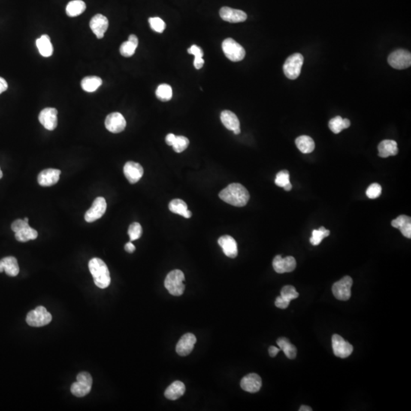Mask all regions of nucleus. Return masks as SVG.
<instances>
[{"mask_svg":"<svg viewBox=\"0 0 411 411\" xmlns=\"http://www.w3.org/2000/svg\"><path fill=\"white\" fill-rule=\"evenodd\" d=\"M219 198L234 207H242L249 202L250 194L243 185L232 183L222 190L219 194Z\"/></svg>","mask_w":411,"mask_h":411,"instance_id":"1","label":"nucleus"},{"mask_svg":"<svg viewBox=\"0 0 411 411\" xmlns=\"http://www.w3.org/2000/svg\"><path fill=\"white\" fill-rule=\"evenodd\" d=\"M90 273L93 276L94 282L101 289H105L110 283V272L105 263L100 258H92L89 263Z\"/></svg>","mask_w":411,"mask_h":411,"instance_id":"2","label":"nucleus"},{"mask_svg":"<svg viewBox=\"0 0 411 411\" xmlns=\"http://www.w3.org/2000/svg\"><path fill=\"white\" fill-rule=\"evenodd\" d=\"M185 274L180 270H174L167 275L164 280V286L167 290L174 297H179L184 293L185 289Z\"/></svg>","mask_w":411,"mask_h":411,"instance_id":"3","label":"nucleus"},{"mask_svg":"<svg viewBox=\"0 0 411 411\" xmlns=\"http://www.w3.org/2000/svg\"><path fill=\"white\" fill-rule=\"evenodd\" d=\"M304 63V57L301 53H294L287 58L283 65V72L288 79H297L301 73L302 67Z\"/></svg>","mask_w":411,"mask_h":411,"instance_id":"4","label":"nucleus"},{"mask_svg":"<svg viewBox=\"0 0 411 411\" xmlns=\"http://www.w3.org/2000/svg\"><path fill=\"white\" fill-rule=\"evenodd\" d=\"M77 382L72 385L71 392L76 397H82L87 395L92 389V378L89 373L82 372L77 376Z\"/></svg>","mask_w":411,"mask_h":411,"instance_id":"5","label":"nucleus"},{"mask_svg":"<svg viewBox=\"0 0 411 411\" xmlns=\"http://www.w3.org/2000/svg\"><path fill=\"white\" fill-rule=\"evenodd\" d=\"M52 315L44 306H38L27 315L26 322L31 327H43L50 324Z\"/></svg>","mask_w":411,"mask_h":411,"instance_id":"6","label":"nucleus"},{"mask_svg":"<svg viewBox=\"0 0 411 411\" xmlns=\"http://www.w3.org/2000/svg\"><path fill=\"white\" fill-rule=\"evenodd\" d=\"M222 48L225 56L232 62H239L245 58V49L232 38L224 40Z\"/></svg>","mask_w":411,"mask_h":411,"instance_id":"7","label":"nucleus"},{"mask_svg":"<svg viewBox=\"0 0 411 411\" xmlns=\"http://www.w3.org/2000/svg\"><path fill=\"white\" fill-rule=\"evenodd\" d=\"M388 64L396 70H404L411 65V54L409 51L399 49L392 52L388 58Z\"/></svg>","mask_w":411,"mask_h":411,"instance_id":"8","label":"nucleus"},{"mask_svg":"<svg viewBox=\"0 0 411 411\" xmlns=\"http://www.w3.org/2000/svg\"><path fill=\"white\" fill-rule=\"evenodd\" d=\"M352 285V278L349 276H344L333 285V294L337 300L346 301L350 298Z\"/></svg>","mask_w":411,"mask_h":411,"instance_id":"9","label":"nucleus"},{"mask_svg":"<svg viewBox=\"0 0 411 411\" xmlns=\"http://www.w3.org/2000/svg\"><path fill=\"white\" fill-rule=\"evenodd\" d=\"M107 210V203L104 197H97L92 203L91 208L85 214L87 222H93L102 217Z\"/></svg>","mask_w":411,"mask_h":411,"instance_id":"10","label":"nucleus"},{"mask_svg":"<svg viewBox=\"0 0 411 411\" xmlns=\"http://www.w3.org/2000/svg\"><path fill=\"white\" fill-rule=\"evenodd\" d=\"M105 128L113 134H119L125 131L127 126L126 120L121 113L113 112L107 115L105 119Z\"/></svg>","mask_w":411,"mask_h":411,"instance_id":"11","label":"nucleus"},{"mask_svg":"<svg viewBox=\"0 0 411 411\" xmlns=\"http://www.w3.org/2000/svg\"><path fill=\"white\" fill-rule=\"evenodd\" d=\"M332 347L334 355L342 359L347 358L354 351V346L338 334L333 335Z\"/></svg>","mask_w":411,"mask_h":411,"instance_id":"12","label":"nucleus"},{"mask_svg":"<svg viewBox=\"0 0 411 411\" xmlns=\"http://www.w3.org/2000/svg\"><path fill=\"white\" fill-rule=\"evenodd\" d=\"M57 113L56 108L46 107L40 111L38 119L45 129L53 131L57 127Z\"/></svg>","mask_w":411,"mask_h":411,"instance_id":"13","label":"nucleus"},{"mask_svg":"<svg viewBox=\"0 0 411 411\" xmlns=\"http://www.w3.org/2000/svg\"><path fill=\"white\" fill-rule=\"evenodd\" d=\"M297 267V261L292 256L282 258L280 255L275 257L273 261V267L278 273H289L292 272Z\"/></svg>","mask_w":411,"mask_h":411,"instance_id":"14","label":"nucleus"},{"mask_svg":"<svg viewBox=\"0 0 411 411\" xmlns=\"http://www.w3.org/2000/svg\"><path fill=\"white\" fill-rule=\"evenodd\" d=\"M124 173L131 184H136L143 177V167L139 163L134 161H128L124 167Z\"/></svg>","mask_w":411,"mask_h":411,"instance_id":"15","label":"nucleus"},{"mask_svg":"<svg viewBox=\"0 0 411 411\" xmlns=\"http://www.w3.org/2000/svg\"><path fill=\"white\" fill-rule=\"evenodd\" d=\"M219 16L221 19L225 22H230V23H239L243 22L246 20V13L242 10H234V9L229 8V7H222L219 11Z\"/></svg>","mask_w":411,"mask_h":411,"instance_id":"16","label":"nucleus"},{"mask_svg":"<svg viewBox=\"0 0 411 411\" xmlns=\"http://www.w3.org/2000/svg\"><path fill=\"white\" fill-rule=\"evenodd\" d=\"M89 25L97 38L101 39L104 37V34L108 28V19L103 15L97 14L91 19Z\"/></svg>","mask_w":411,"mask_h":411,"instance_id":"17","label":"nucleus"},{"mask_svg":"<svg viewBox=\"0 0 411 411\" xmlns=\"http://www.w3.org/2000/svg\"><path fill=\"white\" fill-rule=\"evenodd\" d=\"M197 342V338L195 336L191 333L185 334L181 337L179 343L176 346V352L179 355L182 357H186L189 355L193 349H194V344Z\"/></svg>","mask_w":411,"mask_h":411,"instance_id":"18","label":"nucleus"},{"mask_svg":"<svg viewBox=\"0 0 411 411\" xmlns=\"http://www.w3.org/2000/svg\"><path fill=\"white\" fill-rule=\"evenodd\" d=\"M61 171L54 168H47L38 174L37 182L42 187H50L56 185L60 180Z\"/></svg>","mask_w":411,"mask_h":411,"instance_id":"19","label":"nucleus"},{"mask_svg":"<svg viewBox=\"0 0 411 411\" xmlns=\"http://www.w3.org/2000/svg\"><path fill=\"white\" fill-rule=\"evenodd\" d=\"M262 386L261 378L255 373L247 375L241 381V387L244 391L250 393H256Z\"/></svg>","mask_w":411,"mask_h":411,"instance_id":"20","label":"nucleus"},{"mask_svg":"<svg viewBox=\"0 0 411 411\" xmlns=\"http://www.w3.org/2000/svg\"><path fill=\"white\" fill-rule=\"evenodd\" d=\"M224 254L230 258H234L238 255L237 242L230 236H221L218 240Z\"/></svg>","mask_w":411,"mask_h":411,"instance_id":"21","label":"nucleus"},{"mask_svg":"<svg viewBox=\"0 0 411 411\" xmlns=\"http://www.w3.org/2000/svg\"><path fill=\"white\" fill-rule=\"evenodd\" d=\"M4 271L10 276H16L19 274V266L15 257H7L0 261V273Z\"/></svg>","mask_w":411,"mask_h":411,"instance_id":"22","label":"nucleus"},{"mask_svg":"<svg viewBox=\"0 0 411 411\" xmlns=\"http://www.w3.org/2000/svg\"><path fill=\"white\" fill-rule=\"evenodd\" d=\"M379 155L381 158H388L398 153L397 142L394 140H385L381 142L378 146Z\"/></svg>","mask_w":411,"mask_h":411,"instance_id":"23","label":"nucleus"},{"mask_svg":"<svg viewBox=\"0 0 411 411\" xmlns=\"http://www.w3.org/2000/svg\"><path fill=\"white\" fill-rule=\"evenodd\" d=\"M185 384L180 381H175L171 385L168 387L164 391V396L168 400H175L180 398L185 394Z\"/></svg>","mask_w":411,"mask_h":411,"instance_id":"24","label":"nucleus"},{"mask_svg":"<svg viewBox=\"0 0 411 411\" xmlns=\"http://www.w3.org/2000/svg\"><path fill=\"white\" fill-rule=\"evenodd\" d=\"M170 211L173 213L180 215L186 219H189L192 216V213L188 210V205L184 200L180 199H174L168 205Z\"/></svg>","mask_w":411,"mask_h":411,"instance_id":"25","label":"nucleus"},{"mask_svg":"<svg viewBox=\"0 0 411 411\" xmlns=\"http://www.w3.org/2000/svg\"><path fill=\"white\" fill-rule=\"evenodd\" d=\"M36 44L41 56L49 57L53 55V45L50 42V37L47 34H43L40 38L37 39Z\"/></svg>","mask_w":411,"mask_h":411,"instance_id":"26","label":"nucleus"},{"mask_svg":"<svg viewBox=\"0 0 411 411\" xmlns=\"http://www.w3.org/2000/svg\"><path fill=\"white\" fill-rule=\"evenodd\" d=\"M220 118L222 125L229 131H233L240 128L239 118L233 112L230 110H223L221 113Z\"/></svg>","mask_w":411,"mask_h":411,"instance_id":"27","label":"nucleus"},{"mask_svg":"<svg viewBox=\"0 0 411 411\" xmlns=\"http://www.w3.org/2000/svg\"><path fill=\"white\" fill-rule=\"evenodd\" d=\"M102 85V79L98 76H86L81 82L82 89L87 92H94Z\"/></svg>","mask_w":411,"mask_h":411,"instance_id":"28","label":"nucleus"},{"mask_svg":"<svg viewBox=\"0 0 411 411\" xmlns=\"http://www.w3.org/2000/svg\"><path fill=\"white\" fill-rule=\"evenodd\" d=\"M297 148L303 153L309 154L313 152L315 148V143L312 138L309 136H300L296 140Z\"/></svg>","mask_w":411,"mask_h":411,"instance_id":"29","label":"nucleus"},{"mask_svg":"<svg viewBox=\"0 0 411 411\" xmlns=\"http://www.w3.org/2000/svg\"><path fill=\"white\" fill-rule=\"evenodd\" d=\"M350 126V121L348 119H343L340 116H337L329 121L328 127L334 134H338L343 130L347 129Z\"/></svg>","mask_w":411,"mask_h":411,"instance_id":"30","label":"nucleus"},{"mask_svg":"<svg viewBox=\"0 0 411 411\" xmlns=\"http://www.w3.org/2000/svg\"><path fill=\"white\" fill-rule=\"evenodd\" d=\"M276 343H277L280 350L283 351L287 358L290 359V360H293V359L296 358L297 354V348L289 342L288 339L285 338V337H280V338L278 339Z\"/></svg>","mask_w":411,"mask_h":411,"instance_id":"31","label":"nucleus"},{"mask_svg":"<svg viewBox=\"0 0 411 411\" xmlns=\"http://www.w3.org/2000/svg\"><path fill=\"white\" fill-rule=\"evenodd\" d=\"M86 9V5L82 0H73L69 3L67 6L66 12L67 16L70 17H76L79 15L84 13Z\"/></svg>","mask_w":411,"mask_h":411,"instance_id":"32","label":"nucleus"},{"mask_svg":"<svg viewBox=\"0 0 411 411\" xmlns=\"http://www.w3.org/2000/svg\"><path fill=\"white\" fill-rule=\"evenodd\" d=\"M15 237L18 242H27L30 240H34L38 236V233L34 228L29 226V225L24 227L19 231H16Z\"/></svg>","mask_w":411,"mask_h":411,"instance_id":"33","label":"nucleus"},{"mask_svg":"<svg viewBox=\"0 0 411 411\" xmlns=\"http://www.w3.org/2000/svg\"><path fill=\"white\" fill-rule=\"evenodd\" d=\"M172 89L168 84H161L157 88L155 95L161 101H168L172 98Z\"/></svg>","mask_w":411,"mask_h":411,"instance_id":"34","label":"nucleus"},{"mask_svg":"<svg viewBox=\"0 0 411 411\" xmlns=\"http://www.w3.org/2000/svg\"><path fill=\"white\" fill-rule=\"evenodd\" d=\"M330 234V231L326 229L324 226H321L319 229H315L312 231V237L310 238V242L312 245H320L324 238L327 237Z\"/></svg>","mask_w":411,"mask_h":411,"instance_id":"35","label":"nucleus"},{"mask_svg":"<svg viewBox=\"0 0 411 411\" xmlns=\"http://www.w3.org/2000/svg\"><path fill=\"white\" fill-rule=\"evenodd\" d=\"M189 146V140L183 136H175L172 143L174 150L178 153L184 152Z\"/></svg>","mask_w":411,"mask_h":411,"instance_id":"36","label":"nucleus"},{"mask_svg":"<svg viewBox=\"0 0 411 411\" xmlns=\"http://www.w3.org/2000/svg\"><path fill=\"white\" fill-rule=\"evenodd\" d=\"M137 47H138V45L128 40V41H125V42L121 44V47H120V52H121V54L123 56L131 57L135 53Z\"/></svg>","mask_w":411,"mask_h":411,"instance_id":"37","label":"nucleus"},{"mask_svg":"<svg viewBox=\"0 0 411 411\" xmlns=\"http://www.w3.org/2000/svg\"><path fill=\"white\" fill-rule=\"evenodd\" d=\"M300 294L292 285H285L280 292V297L289 302L298 298Z\"/></svg>","mask_w":411,"mask_h":411,"instance_id":"38","label":"nucleus"},{"mask_svg":"<svg viewBox=\"0 0 411 411\" xmlns=\"http://www.w3.org/2000/svg\"><path fill=\"white\" fill-rule=\"evenodd\" d=\"M142 234H143V228L140 223L134 222L130 225L128 228V234H129L131 242L140 239Z\"/></svg>","mask_w":411,"mask_h":411,"instance_id":"39","label":"nucleus"},{"mask_svg":"<svg viewBox=\"0 0 411 411\" xmlns=\"http://www.w3.org/2000/svg\"><path fill=\"white\" fill-rule=\"evenodd\" d=\"M289 178H290V176H289V171H286V170H282V171H279L276 174V179H275V184L278 187L284 188L285 185L291 183Z\"/></svg>","mask_w":411,"mask_h":411,"instance_id":"40","label":"nucleus"},{"mask_svg":"<svg viewBox=\"0 0 411 411\" xmlns=\"http://www.w3.org/2000/svg\"><path fill=\"white\" fill-rule=\"evenodd\" d=\"M151 28L157 33H162L166 28V25L162 19L158 17L149 18Z\"/></svg>","mask_w":411,"mask_h":411,"instance_id":"41","label":"nucleus"},{"mask_svg":"<svg viewBox=\"0 0 411 411\" xmlns=\"http://www.w3.org/2000/svg\"><path fill=\"white\" fill-rule=\"evenodd\" d=\"M382 187L377 183L372 184L366 190V196L369 199H376L382 194Z\"/></svg>","mask_w":411,"mask_h":411,"instance_id":"42","label":"nucleus"},{"mask_svg":"<svg viewBox=\"0 0 411 411\" xmlns=\"http://www.w3.org/2000/svg\"><path fill=\"white\" fill-rule=\"evenodd\" d=\"M408 222H411V219L409 216L401 215L391 222V225L394 228H400L403 225H406Z\"/></svg>","mask_w":411,"mask_h":411,"instance_id":"43","label":"nucleus"},{"mask_svg":"<svg viewBox=\"0 0 411 411\" xmlns=\"http://www.w3.org/2000/svg\"><path fill=\"white\" fill-rule=\"evenodd\" d=\"M27 225H28V222H26L24 219H17V220L13 222L11 228L14 232H16V231H19V230L22 229V228L27 226Z\"/></svg>","mask_w":411,"mask_h":411,"instance_id":"44","label":"nucleus"},{"mask_svg":"<svg viewBox=\"0 0 411 411\" xmlns=\"http://www.w3.org/2000/svg\"><path fill=\"white\" fill-rule=\"evenodd\" d=\"M188 53L194 55V57H203V51L200 47L197 45H192L188 50Z\"/></svg>","mask_w":411,"mask_h":411,"instance_id":"45","label":"nucleus"},{"mask_svg":"<svg viewBox=\"0 0 411 411\" xmlns=\"http://www.w3.org/2000/svg\"><path fill=\"white\" fill-rule=\"evenodd\" d=\"M289 303H290V302L288 301V300H285L282 297H278L276 301H275V306L279 308V309H285L288 308Z\"/></svg>","mask_w":411,"mask_h":411,"instance_id":"46","label":"nucleus"},{"mask_svg":"<svg viewBox=\"0 0 411 411\" xmlns=\"http://www.w3.org/2000/svg\"><path fill=\"white\" fill-rule=\"evenodd\" d=\"M400 232L402 233L404 237L407 238V239H410L411 238V222H408L406 223V225H403V226L400 227Z\"/></svg>","mask_w":411,"mask_h":411,"instance_id":"47","label":"nucleus"},{"mask_svg":"<svg viewBox=\"0 0 411 411\" xmlns=\"http://www.w3.org/2000/svg\"><path fill=\"white\" fill-rule=\"evenodd\" d=\"M194 65L197 70H200L204 65V60L203 59V57L194 58Z\"/></svg>","mask_w":411,"mask_h":411,"instance_id":"48","label":"nucleus"},{"mask_svg":"<svg viewBox=\"0 0 411 411\" xmlns=\"http://www.w3.org/2000/svg\"><path fill=\"white\" fill-rule=\"evenodd\" d=\"M8 89V83L5 79L0 77V95Z\"/></svg>","mask_w":411,"mask_h":411,"instance_id":"49","label":"nucleus"},{"mask_svg":"<svg viewBox=\"0 0 411 411\" xmlns=\"http://www.w3.org/2000/svg\"><path fill=\"white\" fill-rule=\"evenodd\" d=\"M125 251H126L127 252L131 254L134 253V252H135L136 247L135 245H134V244L132 243V242H128V243H127L126 245H125Z\"/></svg>","mask_w":411,"mask_h":411,"instance_id":"50","label":"nucleus"},{"mask_svg":"<svg viewBox=\"0 0 411 411\" xmlns=\"http://www.w3.org/2000/svg\"><path fill=\"white\" fill-rule=\"evenodd\" d=\"M279 351H280V349H279V348L276 347V346H270V348H269V354H270V356L271 357H276Z\"/></svg>","mask_w":411,"mask_h":411,"instance_id":"51","label":"nucleus"},{"mask_svg":"<svg viewBox=\"0 0 411 411\" xmlns=\"http://www.w3.org/2000/svg\"><path fill=\"white\" fill-rule=\"evenodd\" d=\"M174 137H175V135L173 134H169L166 136L165 137V142H166L168 146H172L173 141H174Z\"/></svg>","mask_w":411,"mask_h":411,"instance_id":"52","label":"nucleus"},{"mask_svg":"<svg viewBox=\"0 0 411 411\" xmlns=\"http://www.w3.org/2000/svg\"><path fill=\"white\" fill-rule=\"evenodd\" d=\"M128 40H131V42L134 43V44H137V45L139 44L138 38H137V36L134 35V34H131L129 37H128Z\"/></svg>","mask_w":411,"mask_h":411,"instance_id":"53","label":"nucleus"},{"mask_svg":"<svg viewBox=\"0 0 411 411\" xmlns=\"http://www.w3.org/2000/svg\"><path fill=\"white\" fill-rule=\"evenodd\" d=\"M312 409L309 406H301V407L300 408V411H312Z\"/></svg>","mask_w":411,"mask_h":411,"instance_id":"54","label":"nucleus"},{"mask_svg":"<svg viewBox=\"0 0 411 411\" xmlns=\"http://www.w3.org/2000/svg\"><path fill=\"white\" fill-rule=\"evenodd\" d=\"M283 188L284 190H285V191H291V190H292V185H291V183H289V185H285V186Z\"/></svg>","mask_w":411,"mask_h":411,"instance_id":"55","label":"nucleus"},{"mask_svg":"<svg viewBox=\"0 0 411 411\" xmlns=\"http://www.w3.org/2000/svg\"><path fill=\"white\" fill-rule=\"evenodd\" d=\"M233 133H234V134H236V135H238V134H240L241 133L240 128H239V129L234 130V131H233Z\"/></svg>","mask_w":411,"mask_h":411,"instance_id":"56","label":"nucleus"},{"mask_svg":"<svg viewBox=\"0 0 411 411\" xmlns=\"http://www.w3.org/2000/svg\"><path fill=\"white\" fill-rule=\"evenodd\" d=\"M2 178H3L2 170H1V168H0V179H2Z\"/></svg>","mask_w":411,"mask_h":411,"instance_id":"57","label":"nucleus"},{"mask_svg":"<svg viewBox=\"0 0 411 411\" xmlns=\"http://www.w3.org/2000/svg\"><path fill=\"white\" fill-rule=\"evenodd\" d=\"M24 220L26 221V222H28V218H25V219H24Z\"/></svg>","mask_w":411,"mask_h":411,"instance_id":"58","label":"nucleus"}]
</instances>
